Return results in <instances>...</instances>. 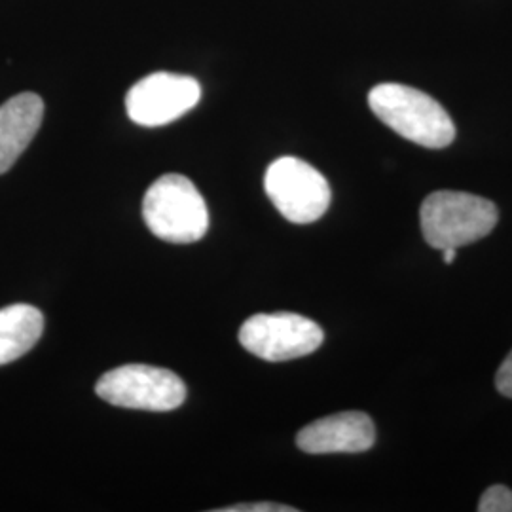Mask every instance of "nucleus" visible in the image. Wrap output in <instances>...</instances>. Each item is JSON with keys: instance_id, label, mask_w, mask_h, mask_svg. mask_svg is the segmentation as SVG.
<instances>
[{"instance_id": "nucleus-1", "label": "nucleus", "mask_w": 512, "mask_h": 512, "mask_svg": "<svg viewBox=\"0 0 512 512\" xmlns=\"http://www.w3.org/2000/svg\"><path fill=\"white\" fill-rule=\"evenodd\" d=\"M368 105L387 128L421 147L444 148L456 139L450 114L439 101L416 88L380 84L368 93Z\"/></svg>"}, {"instance_id": "nucleus-2", "label": "nucleus", "mask_w": 512, "mask_h": 512, "mask_svg": "<svg viewBox=\"0 0 512 512\" xmlns=\"http://www.w3.org/2000/svg\"><path fill=\"white\" fill-rule=\"evenodd\" d=\"M143 217L156 238L175 245L196 243L209 228V211L200 190L177 173H167L148 188Z\"/></svg>"}, {"instance_id": "nucleus-3", "label": "nucleus", "mask_w": 512, "mask_h": 512, "mask_svg": "<svg viewBox=\"0 0 512 512\" xmlns=\"http://www.w3.org/2000/svg\"><path fill=\"white\" fill-rule=\"evenodd\" d=\"M499 220L490 200L467 192L440 190L421 203L420 224L425 241L433 249L463 247L486 238Z\"/></svg>"}, {"instance_id": "nucleus-4", "label": "nucleus", "mask_w": 512, "mask_h": 512, "mask_svg": "<svg viewBox=\"0 0 512 512\" xmlns=\"http://www.w3.org/2000/svg\"><path fill=\"white\" fill-rule=\"evenodd\" d=\"M95 393L99 399L120 408L169 412L184 403L186 385L167 368L124 365L103 374L95 385Z\"/></svg>"}, {"instance_id": "nucleus-5", "label": "nucleus", "mask_w": 512, "mask_h": 512, "mask_svg": "<svg viewBox=\"0 0 512 512\" xmlns=\"http://www.w3.org/2000/svg\"><path fill=\"white\" fill-rule=\"evenodd\" d=\"M264 190L275 209L294 224L321 219L330 207L329 181L313 165L283 156L268 167Z\"/></svg>"}, {"instance_id": "nucleus-6", "label": "nucleus", "mask_w": 512, "mask_h": 512, "mask_svg": "<svg viewBox=\"0 0 512 512\" xmlns=\"http://www.w3.org/2000/svg\"><path fill=\"white\" fill-rule=\"evenodd\" d=\"M323 329L298 313H258L239 329L241 346L256 357L272 363L306 357L321 348Z\"/></svg>"}, {"instance_id": "nucleus-7", "label": "nucleus", "mask_w": 512, "mask_h": 512, "mask_svg": "<svg viewBox=\"0 0 512 512\" xmlns=\"http://www.w3.org/2000/svg\"><path fill=\"white\" fill-rule=\"evenodd\" d=\"M202 99V86L184 74L154 73L139 80L126 95L128 116L145 128H160L179 120Z\"/></svg>"}, {"instance_id": "nucleus-8", "label": "nucleus", "mask_w": 512, "mask_h": 512, "mask_svg": "<svg viewBox=\"0 0 512 512\" xmlns=\"http://www.w3.org/2000/svg\"><path fill=\"white\" fill-rule=\"evenodd\" d=\"M376 427L365 412H340L306 425L296 444L306 454H361L374 446Z\"/></svg>"}, {"instance_id": "nucleus-9", "label": "nucleus", "mask_w": 512, "mask_h": 512, "mask_svg": "<svg viewBox=\"0 0 512 512\" xmlns=\"http://www.w3.org/2000/svg\"><path fill=\"white\" fill-rule=\"evenodd\" d=\"M44 118V101L37 93H19L0 107V175L10 171L31 145Z\"/></svg>"}, {"instance_id": "nucleus-10", "label": "nucleus", "mask_w": 512, "mask_h": 512, "mask_svg": "<svg viewBox=\"0 0 512 512\" xmlns=\"http://www.w3.org/2000/svg\"><path fill=\"white\" fill-rule=\"evenodd\" d=\"M44 330V315L29 304L0 310V366L8 365L37 346Z\"/></svg>"}, {"instance_id": "nucleus-11", "label": "nucleus", "mask_w": 512, "mask_h": 512, "mask_svg": "<svg viewBox=\"0 0 512 512\" xmlns=\"http://www.w3.org/2000/svg\"><path fill=\"white\" fill-rule=\"evenodd\" d=\"M480 512H512V492L507 486H492L480 497Z\"/></svg>"}, {"instance_id": "nucleus-12", "label": "nucleus", "mask_w": 512, "mask_h": 512, "mask_svg": "<svg viewBox=\"0 0 512 512\" xmlns=\"http://www.w3.org/2000/svg\"><path fill=\"white\" fill-rule=\"evenodd\" d=\"M495 385L501 395L512 399V351L503 361V365L499 366L497 376H495Z\"/></svg>"}, {"instance_id": "nucleus-13", "label": "nucleus", "mask_w": 512, "mask_h": 512, "mask_svg": "<svg viewBox=\"0 0 512 512\" xmlns=\"http://www.w3.org/2000/svg\"><path fill=\"white\" fill-rule=\"evenodd\" d=\"M215 512H296L293 507L277 505V503H253V505H234L226 509H215Z\"/></svg>"}, {"instance_id": "nucleus-14", "label": "nucleus", "mask_w": 512, "mask_h": 512, "mask_svg": "<svg viewBox=\"0 0 512 512\" xmlns=\"http://www.w3.org/2000/svg\"><path fill=\"white\" fill-rule=\"evenodd\" d=\"M442 255H444V264H452L456 260L458 251L454 247H448V249H442Z\"/></svg>"}]
</instances>
